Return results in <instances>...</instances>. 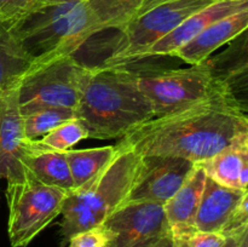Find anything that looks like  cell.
Here are the masks:
<instances>
[{"mask_svg": "<svg viewBox=\"0 0 248 247\" xmlns=\"http://www.w3.org/2000/svg\"><path fill=\"white\" fill-rule=\"evenodd\" d=\"M174 247H223L225 236L220 232L193 230L186 234L172 235Z\"/></svg>", "mask_w": 248, "mask_h": 247, "instance_id": "obj_23", "label": "cell"}, {"mask_svg": "<svg viewBox=\"0 0 248 247\" xmlns=\"http://www.w3.org/2000/svg\"><path fill=\"white\" fill-rule=\"evenodd\" d=\"M195 167V162L182 157L140 156V169L127 201H145L164 206L188 181Z\"/></svg>", "mask_w": 248, "mask_h": 247, "instance_id": "obj_10", "label": "cell"}, {"mask_svg": "<svg viewBox=\"0 0 248 247\" xmlns=\"http://www.w3.org/2000/svg\"><path fill=\"white\" fill-rule=\"evenodd\" d=\"M116 152L118 148L115 145H107V147L92 148V149L65 150L64 156L69 167L74 190L85 185L99 172L103 171L115 156Z\"/></svg>", "mask_w": 248, "mask_h": 247, "instance_id": "obj_19", "label": "cell"}, {"mask_svg": "<svg viewBox=\"0 0 248 247\" xmlns=\"http://www.w3.org/2000/svg\"><path fill=\"white\" fill-rule=\"evenodd\" d=\"M85 138H89L86 127L79 119H73L57 126L39 139L27 140V145L33 149L65 152Z\"/></svg>", "mask_w": 248, "mask_h": 247, "instance_id": "obj_21", "label": "cell"}, {"mask_svg": "<svg viewBox=\"0 0 248 247\" xmlns=\"http://www.w3.org/2000/svg\"><path fill=\"white\" fill-rule=\"evenodd\" d=\"M106 247H108V246H106Z\"/></svg>", "mask_w": 248, "mask_h": 247, "instance_id": "obj_32", "label": "cell"}, {"mask_svg": "<svg viewBox=\"0 0 248 247\" xmlns=\"http://www.w3.org/2000/svg\"><path fill=\"white\" fill-rule=\"evenodd\" d=\"M206 173L198 164L188 181L164 205L172 235L186 234L195 229V217L205 186Z\"/></svg>", "mask_w": 248, "mask_h": 247, "instance_id": "obj_15", "label": "cell"}, {"mask_svg": "<svg viewBox=\"0 0 248 247\" xmlns=\"http://www.w3.org/2000/svg\"><path fill=\"white\" fill-rule=\"evenodd\" d=\"M165 1H167V0H145L144 4H143L142 7H140V12L137 14V16L140 14H144V12H147L148 10H150L152 7L156 6V5H159V4H162V2H165Z\"/></svg>", "mask_w": 248, "mask_h": 247, "instance_id": "obj_29", "label": "cell"}, {"mask_svg": "<svg viewBox=\"0 0 248 247\" xmlns=\"http://www.w3.org/2000/svg\"><path fill=\"white\" fill-rule=\"evenodd\" d=\"M247 190L220 185L206 176L202 196L195 217V229L200 232H220Z\"/></svg>", "mask_w": 248, "mask_h": 247, "instance_id": "obj_14", "label": "cell"}, {"mask_svg": "<svg viewBox=\"0 0 248 247\" xmlns=\"http://www.w3.org/2000/svg\"><path fill=\"white\" fill-rule=\"evenodd\" d=\"M248 194L242 198L237 207L232 212V217L228 220L222 235L229 236V235L236 234V232H242V230L248 229Z\"/></svg>", "mask_w": 248, "mask_h": 247, "instance_id": "obj_26", "label": "cell"}, {"mask_svg": "<svg viewBox=\"0 0 248 247\" xmlns=\"http://www.w3.org/2000/svg\"><path fill=\"white\" fill-rule=\"evenodd\" d=\"M31 61L10 31L9 22L0 21V93L18 85Z\"/></svg>", "mask_w": 248, "mask_h": 247, "instance_id": "obj_18", "label": "cell"}, {"mask_svg": "<svg viewBox=\"0 0 248 247\" xmlns=\"http://www.w3.org/2000/svg\"><path fill=\"white\" fill-rule=\"evenodd\" d=\"M26 144L16 86L0 93V181L10 183L24 178L26 170L21 159Z\"/></svg>", "mask_w": 248, "mask_h": 247, "instance_id": "obj_11", "label": "cell"}, {"mask_svg": "<svg viewBox=\"0 0 248 247\" xmlns=\"http://www.w3.org/2000/svg\"><path fill=\"white\" fill-rule=\"evenodd\" d=\"M247 27L248 9H245L208 26L198 36L174 51L172 56L190 65L200 64L210 60V56L220 46L244 34Z\"/></svg>", "mask_w": 248, "mask_h": 247, "instance_id": "obj_13", "label": "cell"}, {"mask_svg": "<svg viewBox=\"0 0 248 247\" xmlns=\"http://www.w3.org/2000/svg\"><path fill=\"white\" fill-rule=\"evenodd\" d=\"M248 9V0H230L215 1L208 6L190 15L177 26L171 33L157 41L147 52L145 57L152 56H172L174 51L186 45L188 41L198 36L202 31L215 22L230 16L232 14Z\"/></svg>", "mask_w": 248, "mask_h": 247, "instance_id": "obj_12", "label": "cell"}, {"mask_svg": "<svg viewBox=\"0 0 248 247\" xmlns=\"http://www.w3.org/2000/svg\"><path fill=\"white\" fill-rule=\"evenodd\" d=\"M10 31L29 60L45 62L74 55L98 33L96 19L86 1H41L15 21Z\"/></svg>", "mask_w": 248, "mask_h": 247, "instance_id": "obj_3", "label": "cell"}, {"mask_svg": "<svg viewBox=\"0 0 248 247\" xmlns=\"http://www.w3.org/2000/svg\"><path fill=\"white\" fill-rule=\"evenodd\" d=\"M215 2L213 0H167L138 15L121 29L118 43L101 65L127 67L143 60L147 52L190 15Z\"/></svg>", "mask_w": 248, "mask_h": 247, "instance_id": "obj_7", "label": "cell"}, {"mask_svg": "<svg viewBox=\"0 0 248 247\" xmlns=\"http://www.w3.org/2000/svg\"><path fill=\"white\" fill-rule=\"evenodd\" d=\"M43 1H68V0H43ZM79 1H85V0H79Z\"/></svg>", "mask_w": 248, "mask_h": 247, "instance_id": "obj_30", "label": "cell"}, {"mask_svg": "<svg viewBox=\"0 0 248 247\" xmlns=\"http://www.w3.org/2000/svg\"><path fill=\"white\" fill-rule=\"evenodd\" d=\"M110 237L109 230L103 225H99L73 235L68 241L69 247H106L110 241Z\"/></svg>", "mask_w": 248, "mask_h": 247, "instance_id": "obj_24", "label": "cell"}, {"mask_svg": "<svg viewBox=\"0 0 248 247\" xmlns=\"http://www.w3.org/2000/svg\"><path fill=\"white\" fill-rule=\"evenodd\" d=\"M27 140H36L47 135L57 126L77 118L74 109L45 108L22 115Z\"/></svg>", "mask_w": 248, "mask_h": 247, "instance_id": "obj_22", "label": "cell"}, {"mask_svg": "<svg viewBox=\"0 0 248 247\" xmlns=\"http://www.w3.org/2000/svg\"><path fill=\"white\" fill-rule=\"evenodd\" d=\"M41 1L43 0H0V21H15Z\"/></svg>", "mask_w": 248, "mask_h": 247, "instance_id": "obj_25", "label": "cell"}, {"mask_svg": "<svg viewBox=\"0 0 248 247\" xmlns=\"http://www.w3.org/2000/svg\"><path fill=\"white\" fill-rule=\"evenodd\" d=\"M248 143V119L232 91L170 115L153 118L119 138L140 156H176L195 164Z\"/></svg>", "mask_w": 248, "mask_h": 247, "instance_id": "obj_1", "label": "cell"}, {"mask_svg": "<svg viewBox=\"0 0 248 247\" xmlns=\"http://www.w3.org/2000/svg\"><path fill=\"white\" fill-rule=\"evenodd\" d=\"M116 148L115 156L103 171L65 198L61 229L67 241L78 232L102 225L127 201L140 169V155L132 149Z\"/></svg>", "mask_w": 248, "mask_h": 247, "instance_id": "obj_4", "label": "cell"}, {"mask_svg": "<svg viewBox=\"0 0 248 247\" xmlns=\"http://www.w3.org/2000/svg\"><path fill=\"white\" fill-rule=\"evenodd\" d=\"M213 1H230V0H213Z\"/></svg>", "mask_w": 248, "mask_h": 247, "instance_id": "obj_31", "label": "cell"}, {"mask_svg": "<svg viewBox=\"0 0 248 247\" xmlns=\"http://www.w3.org/2000/svg\"><path fill=\"white\" fill-rule=\"evenodd\" d=\"M75 113L89 138L96 139H119L154 118L135 72L127 67H89Z\"/></svg>", "mask_w": 248, "mask_h": 247, "instance_id": "obj_2", "label": "cell"}, {"mask_svg": "<svg viewBox=\"0 0 248 247\" xmlns=\"http://www.w3.org/2000/svg\"><path fill=\"white\" fill-rule=\"evenodd\" d=\"M21 161L24 170L40 183L64 190L68 194L74 190L64 152L33 149L26 144V152Z\"/></svg>", "mask_w": 248, "mask_h": 247, "instance_id": "obj_16", "label": "cell"}, {"mask_svg": "<svg viewBox=\"0 0 248 247\" xmlns=\"http://www.w3.org/2000/svg\"><path fill=\"white\" fill-rule=\"evenodd\" d=\"M111 234L108 247H149L171 234L164 206L127 201L103 223Z\"/></svg>", "mask_w": 248, "mask_h": 247, "instance_id": "obj_9", "label": "cell"}, {"mask_svg": "<svg viewBox=\"0 0 248 247\" xmlns=\"http://www.w3.org/2000/svg\"><path fill=\"white\" fill-rule=\"evenodd\" d=\"M68 193L45 185L28 171L18 182L7 183V234L12 247H26L62 213Z\"/></svg>", "mask_w": 248, "mask_h": 247, "instance_id": "obj_8", "label": "cell"}, {"mask_svg": "<svg viewBox=\"0 0 248 247\" xmlns=\"http://www.w3.org/2000/svg\"><path fill=\"white\" fill-rule=\"evenodd\" d=\"M149 247H174L173 237H172V234L166 235V236L161 237L157 241H155L154 244L150 245Z\"/></svg>", "mask_w": 248, "mask_h": 247, "instance_id": "obj_28", "label": "cell"}, {"mask_svg": "<svg viewBox=\"0 0 248 247\" xmlns=\"http://www.w3.org/2000/svg\"><path fill=\"white\" fill-rule=\"evenodd\" d=\"M198 165L205 171L208 178L220 185L247 190L248 143L227 148Z\"/></svg>", "mask_w": 248, "mask_h": 247, "instance_id": "obj_17", "label": "cell"}, {"mask_svg": "<svg viewBox=\"0 0 248 247\" xmlns=\"http://www.w3.org/2000/svg\"><path fill=\"white\" fill-rule=\"evenodd\" d=\"M89 67L74 55L33 63L17 85L22 115L45 108L77 109Z\"/></svg>", "mask_w": 248, "mask_h": 247, "instance_id": "obj_6", "label": "cell"}, {"mask_svg": "<svg viewBox=\"0 0 248 247\" xmlns=\"http://www.w3.org/2000/svg\"><path fill=\"white\" fill-rule=\"evenodd\" d=\"M96 19L98 33L123 28L135 18L145 0H85Z\"/></svg>", "mask_w": 248, "mask_h": 247, "instance_id": "obj_20", "label": "cell"}, {"mask_svg": "<svg viewBox=\"0 0 248 247\" xmlns=\"http://www.w3.org/2000/svg\"><path fill=\"white\" fill-rule=\"evenodd\" d=\"M223 247H248V229L225 236Z\"/></svg>", "mask_w": 248, "mask_h": 247, "instance_id": "obj_27", "label": "cell"}, {"mask_svg": "<svg viewBox=\"0 0 248 247\" xmlns=\"http://www.w3.org/2000/svg\"><path fill=\"white\" fill-rule=\"evenodd\" d=\"M138 86L154 110V118L182 111L217 94L232 91L215 74L210 61L182 69L135 72Z\"/></svg>", "mask_w": 248, "mask_h": 247, "instance_id": "obj_5", "label": "cell"}]
</instances>
